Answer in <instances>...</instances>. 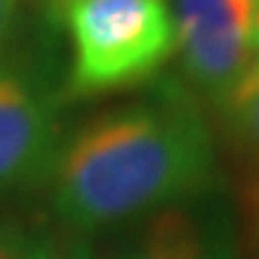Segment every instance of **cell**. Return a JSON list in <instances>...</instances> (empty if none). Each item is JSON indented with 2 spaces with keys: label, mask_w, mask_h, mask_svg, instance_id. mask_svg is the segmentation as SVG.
Masks as SVG:
<instances>
[{
  "label": "cell",
  "mask_w": 259,
  "mask_h": 259,
  "mask_svg": "<svg viewBox=\"0 0 259 259\" xmlns=\"http://www.w3.org/2000/svg\"><path fill=\"white\" fill-rule=\"evenodd\" d=\"M49 3H61V0H49Z\"/></svg>",
  "instance_id": "cell-11"
},
{
  "label": "cell",
  "mask_w": 259,
  "mask_h": 259,
  "mask_svg": "<svg viewBox=\"0 0 259 259\" xmlns=\"http://www.w3.org/2000/svg\"><path fill=\"white\" fill-rule=\"evenodd\" d=\"M55 104L26 72L0 69V190L35 179L58 156Z\"/></svg>",
  "instance_id": "cell-4"
},
{
  "label": "cell",
  "mask_w": 259,
  "mask_h": 259,
  "mask_svg": "<svg viewBox=\"0 0 259 259\" xmlns=\"http://www.w3.org/2000/svg\"><path fill=\"white\" fill-rule=\"evenodd\" d=\"M90 259H236V239L228 216L199 199L147 216L121 250Z\"/></svg>",
  "instance_id": "cell-5"
},
{
  "label": "cell",
  "mask_w": 259,
  "mask_h": 259,
  "mask_svg": "<svg viewBox=\"0 0 259 259\" xmlns=\"http://www.w3.org/2000/svg\"><path fill=\"white\" fill-rule=\"evenodd\" d=\"M219 107L236 141L259 164V61L248 66V72L233 83Z\"/></svg>",
  "instance_id": "cell-6"
},
{
  "label": "cell",
  "mask_w": 259,
  "mask_h": 259,
  "mask_svg": "<svg viewBox=\"0 0 259 259\" xmlns=\"http://www.w3.org/2000/svg\"><path fill=\"white\" fill-rule=\"evenodd\" d=\"M250 44H253V61H259V0L253 9V26H250Z\"/></svg>",
  "instance_id": "cell-9"
},
{
  "label": "cell",
  "mask_w": 259,
  "mask_h": 259,
  "mask_svg": "<svg viewBox=\"0 0 259 259\" xmlns=\"http://www.w3.org/2000/svg\"><path fill=\"white\" fill-rule=\"evenodd\" d=\"M58 6L72 40L75 95L141 83L176 55V20L167 0H61Z\"/></svg>",
  "instance_id": "cell-2"
},
{
  "label": "cell",
  "mask_w": 259,
  "mask_h": 259,
  "mask_svg": "<svg viewBox=\"0 0 259 259\" xmlns=\"http://www.w3.org/2000/svg\"><path fill=\"white\" fill-rule=\"evenodd\" d=\"M0 259H20V253H18V250H12L9 245H3V242H0Z\"/></svg>",
  "instance_id": "cell-10"
},
{
  "label": "cell",
  "mask_w": 259,
  "mask_h": 259,
  "mask_svg": "<svg viewBox=\"0 0 259 259\" xmlns=\"http://www.w3.org/2000/svg\"><path fill=\"white\" fill-rule=\"evenodd\" d=\"M20 259H90V253L81 248H64V245L44 242L29 250H20Z\"/></svg>",
  "instance_id": "cell-7"
},
{
  "label": "cell",
  "mask_w": 259,
  "mask_h": 259,
  "mask_svg": "<svg viewBox=\"0 0 259 259\" xmlns=\"http://www.w3.org/2000/svg\"><path fill=\"white\" fill-rule=\"evenodd\" d=\"M256 0H176V52L199 93L222 104L253 64Z\"/></svg>",
  "instance_id": "cell-3"
},
{
  "label": "cell",
  "mask_w": 259,
  "mask_h": 259,
  "mask_svg": "<svg viewBox=\"0 0 259 259\" xmlns=\"http://www.w3.org/2000/svg\"><path fill=\"white\" fill-rule=\"evenodd\" d=\"M216 150L185 98L110 112L81 127L55 156L52 204L69 228L98 231L207 199Z\"/></svg>",
  "instance_id": "cell-1"
},
{
  "label": "cell",
  "mask_w": 259,
  "mask_h": 259,
  "mask_svg": "<svg viewBox=\"0 0 259 259\" xmlns=\"http://www.w3.org/2000/svg\"><path fill=\"white\" fill-rule=\"evenodd\" d=\"M18 9H20V0H0V52L6 49L12 32H15Z\"/></svg>",
  "instance_id": "cell-8"
}]
</instances>
